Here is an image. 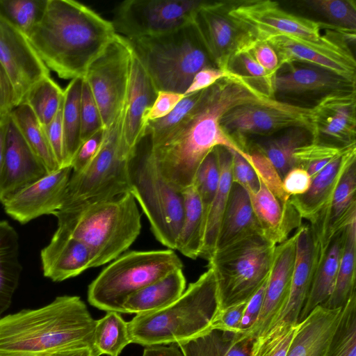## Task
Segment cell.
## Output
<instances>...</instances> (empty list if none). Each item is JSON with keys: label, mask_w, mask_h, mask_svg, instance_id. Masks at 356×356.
Masks as SVG:
<instances>
[{"label": "cell", "mask_w": 356, "mask_h": 356, "mask_svg": "<svg viewBox=\"0 0 356 356\" xmlns=\"http://www.w3.org/2000/svg\"><path fill=\"white\" fill-rule=\"evenodd\" d=\"M220 180L217 192L205 216L200 257L207 261L216 251L219 229L232 184V154L227 147H215Z\"/></svg>", "instance_id": "obj_31"}, {"label": "cell", "mask_w": 356, "mask_h": 356, "mask_svg": "<svg viewBox=\"0 0 356 356\" xmlns=\"http://www.w3.org/2000/svg\"><path fill=\"white\" fill-rule=\"evenodd\" d=\"M276 245L257 234L214 252L208 267L214 273L217 312L249 301L269 276Z\"/></svg>", "instance_id": "obj_9"}, {"label": "cell", "mask_w": 356, "mask_h": 356, "mask_svg": "<svg viewBox=\"0 0 356 356\" xmlns=\"http://www.w3.org/2000/svg\"><path fill=\"white\" fill-rule=\"evenodd\" d=\"M231 74V72L225 71L216 67H204L195 75L184 95L207 89L219 80L228 77Z\"/></svg>", "instance_id": "obj_59"}, {"label": "cell", "mask_w": 356, "mask_h": 356, "mask_svg": "<svg viewBox=\"0 0 356 356\" xmlns=\"http://www.w3.org/2000/svg\"><path fill=\"white\" fill-rule=\"evenodd\" d=\"M312 178L306 170L295 166L282 178V187L290 197L305 193L309 188Z\"/></svg>", "instance_id": "obj_57"}, {"label": "cell", "mask_w": 356, "mask_h": 356, "mask_svg": "<svg viewBox=\"0 0 356 356\" xmlns=\"http://www.w3.org/2000/svg\"><path fill=\"white\" fill-rule=\"evenodd\" d=\"M239 334L211 330L176 344L183 356H249L252 341L238 340Z\"/></svg>", "instance_id": "obj_37"}, {"label": "cell", "mask_w": 356, "mask_h": 356, "mask_svg": "<svg viewBox=\"0 0 356 356\" xmlns=\"http://www.w3.org/2000/svg\"><path fill=\"white\" fill-rule=\"evenodd\" d=\"M184 96L183 94L170 91H158L156 98L147 116L148 122L166 116Z\"/></svg>", "instance_id": "obj_58"}, {"label": "cell", "mask_w": 356, "mask_h": 356, "mask_svg": "<svg viewBox=\"0 0 356 356\" xmlns=\"http://www.w3.org/2000/svg\"><path fill=\"white\" fill-rule=\"evenodd\" d=\"M303 6L322 17L326 24L355 31L356 6L350 0H309Z\"/></svg>", "instance_id": "obj_46"}, {"label": "cell", "mask_w": 356, "mask_h": 356, "mask_svg": "<svg viewBox=\"0 0 356 356\" xmlns=\"http://www.w3.org/2000/svg\"><path fill=\"white\" fill-rule=\"evenodd\" d=\"M356 160L355 145L330 162L312 179L309 190L289 201L300 217L309 222L330 204L345 170Z\"/></svg>", "instance_id": "obj_27"}, {"label": "cell", "mask_w": 356, "mask_h": 356, "mask_svg": "<svg viewBox=\"0 0 356 356\" xmlns=\"http://www.w3.org/2000/svg\"><path fill=\"white\" fill-rule=\"evenodd\" d=\"M217 309L214 273L208 267L173 302L127 322L131 343L148 347L188 341L211 330Z\"/></svg>", "instance_id": "obj_5"}, {"label": "cell", "mask_w": 356, "mask_h": 356, "mask_svg": "<svg viewBox=\"0 0 356 356\" xmlns=\"http://www.w3.org/2000/svg\"><path fill=\"white\" fill-rule=\"evenodd\" d=\"M117 33L111 21L73 0H47L27 38L48 69L64 79L83 77Z\"/></svg>", "instance_id": "obj_2"}, {"label": "cell", "mask_w": 356, "mask_h": 356, "mask_svg": "<svg viewBox=\"0 0 356 356\" xmlns=\"http://www.w3.org/2000/svg\"><path fill=\"white\" fill-rule=\"evenodd\" d=\"M131 340L128 323L116 312H108L96 321L94 346L99 356H119Z\"/></svg>", "instance_id": "obj_41"}, {"label": "cell", "mask_w": 356, "mask_h": 356, "mask_svg": "<svg viewBox=\"0 0 356 356\" xmlns=\"http://www.w3.org/2000/svg\"><path fill=\"white\" fill-rule=\"evenodd\" d=\"M312 141L311 132L304 127H291L278 135H272L245 147L256 149L265 155L282 178L296 166L293 154L296 149Z\"/></svg>", "instance_id": "obj_34"}, {"label": "cell", "mask_w": 356, "mask_h": 356, "mask_svg": "<svg viewBox=\"0 0 356 356\" xmlns=\"http://www.w3.org/2000/svg\"><path fill=\"white\" fill-rule=\"evenodd\" d=\"M145 136L129 156L127 165L129 192L147 218L155 238L175 250L183 218V197L163 177Z\"/></svg>", "instance_id": "obj_7"}, {"label": "cell", "mask_w": 356, "mask_h": 356, "mask_svg": "<svg viewBox=\"0 0 356 356\" xmlns=\"http://www.w3.org/2000/svg\"><path fill=\"white\" fill-rule=\"evenodd\" d=\"M40 259L44 276L53 282L64 281L92 268L88 247L57 229L41 250Z\"/></svg>", "instance_id": "obj_25"}, {"label": "cell", "mask_w": 356, "mask_h": 356, "mask_svg": "<svg viewBox=\"0 0 356 356\" xmlns=\"http://www.w3.org/2000/svg\"><path fill=\"white\" fill-rule=\"evenodd\" d=\"M295 66L284 72L277 73L275 95L285 96L321 95L345 91H355V82L346 79L325 69L309 65Z\"/></svg>", "instance_id": "obj_26"}, {"label": "cell", "mask_w": 356, "mask_h": 356, "mask_svg": "<svg viewBox=\"0 0 356 356\" xmlns=\"http://www.w3.org/2000/svg\"><path fill=\"white\" fill-rule=\"evenodd\" d=\"M185 289L182 268L174 270L129 296L123 304L124 314L137 315L161 309L179 298Z\"/></svg>", "instance_id": "obj_33"}, {"label": "cell", "mask_w": 356, "mask_h": 356, "mask_svg": "<svg viewBox=\"0 0 356 356\" xmlns=\"http://www.w3.org/2000/svg\"><path fill=\"white\" fill-rule=\"evenodd\" d=\"M72 172L69 166L48 173L4 202L5 211L21 224L53 214L63 204Z\"/></svg>", "instance_id": "obj_21"}, {"label": "cell", "mask_w": 356, "mask_h": 356, "mask_svg": "<svg viewBox=\"0 0 356 356\" xmlns=\"http://www.w3.org/2000/svg\"><path fill=\"white\" fill-rule=\"evenodd\" d=\"M104 129L105 127L97 104L88 83L83 77L81 97V143Z\"/></svg>", "instance_id": "obj_52"}, {"label": "cell", "mask_w": 356, "mask_h": 356, "mask_svg": "<svg viewBox=\"0 0 356 356\" xmlns=\"http://www.w3.org/2000/svg\"><path fill=\"white\" fill-rule=\"evenodd\" d=\"M353 145H355L337 147L312 141L296 149L293 154L296 166L306 170L312 179Z\"/></svg>", "instance_id": "obj_48"}, {"label": "cell", "mask_w": 356, "mask_h": 356, "mask_svg": "<svg viewBox=\"0 0 356 356\" xmlns=\"http://www.w3.org/2000/svg\"><path fill=\"white\" fill-rule=\"evenodd\" d=\"M342 309L316 306L299 322L286 356H323L337 329Z\"/></svg>", "instance_id": "obj_28"}, {"label": "cell", "mask_w": 356, "mask_h": 356, "mask_svg": "<svg viewBox=\"0 0 356 356\" xmlns=\"http://www.w3.org/2000/svg\"><path fill=\"white\" fill-rule=\"evenodd\" d=\"M257 234H262L252 207L249 193L240 185L232 183L219 229L216 250Z\"/></svg>", "instance_id": "obj_30"}, {"label": "cell", "mask_w": 356, "mask_h": 356, "mask_svg": "<svg viewBox=\"0 0 356 356\" xmlns=\"http://www.w3.org/2000/svg\"><path fill=\"white\" fill-rule=\"evenodd\" d=\"M314 110L273 99L266 102L248 103L236 106L221 118L225 133L245 152L248 137L270 136L291 127H304L312 136Z\"/></svg>", "instance_id": "obj_12"}, {"label": "cell", "mask_w": 356, "mask_h": 356, "mask_svg": "<svg viewBox=\"0 0 356 356\" xmlns=\"http://www.w3.org/2000/svg\"><path fill=\"white\" fill-rule=\"evenodd\" d=\"M244 157L254 170L259 180L280 201H289V196L283 190L282 179L269 159L253 147H247Z\"/></svg>", "instance_id": "obj_51"}, {"label": "cell", "mask_w": 356, "mask_h": 356, "mask_svg": "<svg viewBox=\"0 0 356 356\" xmlns=\"http://www.w3.org/2000/svg\"><path fill=\"white\" fill-rule=\"evenodd\" d=\"M0 63L12 83L16 106L36 83L49 76V70L27 37L1 20Z\"/></svg>", "instance_id": "obj_18"}, {"label": "cell", "mask_w": 356, "mask_h": 356, "mask_svg": "<svg viewBox=\"0 0 356 356\" xmlns=\"http://www.w3.org/2000/svg\"><path fill=\"white\" fill-rule=\"evenodd\" d=\"M22 267L19 259V236L6 220L0 221V316L6 311L17 288Z\"/></svg>", "instance_id": "obj_35"}, {"label": "cell", "mask_w": 356, "mask_h": 356, "mask_svg": "<svg viewBox=\"0 0 356 356\" xmlns=\"http://www.w3.org/2000/svg\"><path fill=\"white\" fill-rule=\"evenodd\" d=\"M297 234L275 247L263 304L255 323L239 334L238 340L252 341L264 334L280 316L289 295L296 256Z\"/></svg>", "instance_id": "obj_17"}, {"label": "cell", "mask_w": 356, "mask_h": 356, "mask_svg": "<svg viewBox=\"0 0 356 356\" xmlns=\"http://www.w3.org/2000/svg\"><path fill=\"white\" fill-rule=\"evenodd\" d=\"M127 40L158 91L184 95L199 71L215 67L193 22L167 33Z\"/></svg>", "instance_id": "obj_6"}, {"label": "cell", "mask_w": 356, "mask_h": 356, "mask_svg": "<svg viewBox=\"0 0 356 356\" xmlns=\"http://www.w3.org/2000/svg\"><path fill=\"white\" fill-rule=\"evenodd\" d=\"M48 173L8 115L4 157L0 171V202L3 204Z\"/></svg>", "instance_id": "obj_19"}, {"label": "cell", "mask_w": 356, "mask_h": 356, "mask_svg": "<svg viewBox=\"0 0 356 356\" xmlns=\"http://www.w3.org/2000/svg\"><path fill=\"white\" fill-rule=\"evenodd\" d=\"M323 356H356V291L343 305L337 329Z\"/></svg>", "instance_id": "obj_44"}, {"label": "cell", "mask_w": 356, "mask_h": 356, "mask_svg": "<svg viewBox=\"0 0 356 356\" xmlns=\"http://www.w3.org/2000/svg\"><path fill=\"white\" fill-rule=\"evenodd\" d=\"M52 215L57 229L85 243L92 268L112 261L125 252L140 233L141 215L130 192L61 207Z\"/></svg>", "instance_id": "obj_4"}, {"label": "cell", "mask_w": 356, "mask_h": 356, "mask_svg": "<svg viewBox=\"0 0 356 356\" xmlns=\"http://www.w3.org/2000/svg\"><path fill=\"white\" fill-rule=\"evenodd\" d=\"M249 195L263 236L274 244L286 240L293 229L302 225V218L289 200L280 201L261 181L258 191Z\"/></svg>", "instance_id": "obj_29"}, {"label": "cell", "mask_w": 356, "mask_h": 356, "mask_svg": "<svg viewBox=\"0 0 356 356\" xmlns=\"http://www.w3.org/2000/svg\"><path fill=\"white\" fill-rule=\"evenodd\" d=\"M203 0H126L113 10L117 34L127 39L167 33L193 22Z\"/></svg>", "instance_id": "obj_13"}, {"label": "cell", "mask_w": 356, "mask_h": 356, "mask_svg": "<svg viewBox=\"0 0 356 356\" xmlns=\"http://www.w3.org/2000/svg\"><path fill=\"white\" fill-rule=\"evenodd\" d=\"M346 229V228H345ZM345 229L336 234L318 259L299 322L331 296L336 282L345 238Z\"/></svg>", "instance_id": "obj_32"}, {"label": "cell", "mask_w": 356, "mask_h": 356, "mask_svg": "<svg viewBox=\"0 0 356 356\" xmlns=\"http://www.w3.org/2000/svg\"><path fill=\"white\" fill-rule=\"evenodd\" d=\"M229 14L246 25L253 35L282 33L321 41L337 31L322 34L323 30L337 27L292 14L282 9L277 2L270 0L231 1Z\"/></svg>", "instance_id": "obj_16"}, {"label": "cell", "mask_w": 356, "mask_h": 356, "mask_svg": "<svg viewBox=\"0 0 356 356\" xmlns=\"http://www.w3.org/2000/svg\"><path fill=\"white\" fill-rule=\"evenodd\" d=\"M356 164L345 170L330 204L309 225L319 257L333 236L356 218Z\"/></svg>", "instance_id": "obj_23"}, {"label": "cell", "mask_w": 356, "mask_h": 356, "mask_svg": "<svg viewBox=\"0 0 356 356\" xmlns=\"http://www.w3.org/2000/svg\"><path fill=\"white\" fill-rule=\"evenodd\" d=\"M157 94L154 83L133 53L122 125V143L128 156L146 136L147 116Z\"/></svg>", "instance_id": "obj_22"}, {"label": "cell", "mask_w": 356, "mask_h": 356, "mask_svg": "<svg viewBox=\"0 0 356 356\" xmlns=\"http://www.w3.org/2000/svg\"><path fill=\"white\" fill-rule=\"evenodd\" d=\"M356 218L345 229V238L334 289L322 306L328 309L343 307L355 291Z\"/></svg>", "instance_id": "obj_38"}, {"label": "cell", "mask_w": 356, "mask_h": 356, "mask_svg": "<svg viewBox=\"0 0 356 356\" xmlns=\"http://www.w3.org/2000/svg\"><path fill=\"white\" fill-rule=\"evenodd\" d=\"M230 4L204 1L193 20L214 66L228 72L233 59L251 51L257 43L247 26L229 14Z\"/></svg>", "instance_id": "obj_15"}, {"label": "cell", "mask_w": 356, "mask_h": 356, "mask_svg": "<svg viewBox=\"0 0 356 356\" xmlns=\"http://www.w3.org/2000/svg\"><path fill=\"white\" fill-rule=\"evenodd\" d=\"M64 96V90L50 76L36 83L28 92L22 103L31 109L40 124L49 123L58 113Z\"/></svg>", "instance_id": "obj_42"}, {"label": "cell", "mask_w": 356, "mask_h": 356, "mask_svg": "<svg viewBox=\"0 0 356 356\" xmlns=\"http://www.w3.org/2000/svg\"><path fill=\"white\" fill-rule=\"evenodd\" d=\"M7 116L5 118H0V171L1 170L4 157L7 129Z\"/></svg>", "instance_id": "obj_64"}, {"label": "cell", "mask_w": 356, "mask_h": 356, "mask_svg": "<svg viewBox=\"0 0 356 356\" xmlns=\"http://www.w3.org/2000/svg\"><path fill=\"white\" fill-rule=\"evenodd\" d=\"M182 268L181 260L171 249L126 251L90 284L88 300L101 310L124 314L123 304L129 296Z\"/></svg>", "instance_id": "obj_8"}, {"label": "cell", "mask_w": 356, "mask_h": 356, "mask_svg": "<svg viewBox=\"0 0 356 356\" xmlns=\"http://www.w3.org/2000/svg\"><path fill=\"white\" fill-rule=\"evenodd\" d=\"M83 77L70 80L64 90L63 103V129L64 144L63 166L69 167L81 144V97Z\"/></svg>", "instance_id": "obj_39"}, {"label": "cell", "mask_w": 356, "mask_h": 356, "mask_svg": "<svg viewBox=\"0 0 356 356\" xmlns=\"http://www.w3.org/2000/svg\"><path fill=\"white\" fill-rule=\"evenodd\" d=\"M122 119L123 109L106 129L101 147L94 159L81 172H72L62 207L129 192L127 175L129 156L122 143Z\"/></svg>", "instance_id": "obj_10"}, {"label": "cell", "mask_w": 356, "mask_h": 356, "mask_svg": "<svg viewBox=\"0 0 356 356\" xmlns=\"http://www.w3.org/2000/svg\"><path fill=\"white\" fill-rule=\"evenodd\" d=\"M220 180V168L215 148L204 158L199 166L193 184L204 209V221L211 203L217 192Z\"/></svg>", "instance_id": "obj_50"}, {"label": "cell", "mask_w": 356, "mask_h": 356, "mask_svg": "<svg viewBox=\"0 0 356 356\" xmlns=\"http://www.w3.org/2000/svg\"><path fill=\"white\" fill-rule=\"evenodd\" d=\"M257 42H264L275 51L279 69L295 63L318 67L355 82L356 62L348 42H355V35L350 31H334L321 41L294 35L257 33Z\"/></svg>", "instance_id": "obj_11"}, {"label": "cell", "mask_w": 356, "mask_h": 356, "mask_svg": "<svg viewBox=\"0 0 356 356\" xmlns=\"http://www.w3.org/2000/svg\"><path fill=\"white\" fill-rule=\"evenodd\" d=\"M270 99L233 72L207 88L201 101L183 122L159 143L151 145L149 143L151 154L163 177L181 192L193 184L201 163L215 147H225L244 157L246 152L223 131L221 118L239 105Z\"/></svg>", "instance_id": "obj_1"}, {"label": "cell", "mask_w": 356, "mask_h": 356, "mask_svg": "<svg viewBox=\"0 0 356 356\" xmlns=\"http://www.w3.org/2000/svg\"><path fill=\"white\" fill-rule=\"evenodd\" d=\"M229 71L241 76L268 97L275 99L274 82L276 74L269 72L260 65L251 51L237 55L230 64Z\"/></svg>", "instance_id": "obj_49"}, {"label": "cell", "mask_w": 356, "mask_h": 356, "mask_svg": "<svg viewBox=\"0 0 356 356\" xmlns=\"http://www.w3.org/2000/svg\"><path fill=\"white\" fill-rule=\"evenodd\" d=\"M183 218L175 250L192 259L200 257L204 226V209L193 184L181 191Z\"/></svg>", "instance_id": "obj_36"}, {"label": "cell", "mask_w": 356, "mask_h": 356, "mask_svg": "<svg viewBox=\"0 0 356 356\" xmlns=\"http://www.w3.org/2000/svg\"><path fill=\"white\" fill-rule=\"evenodd\" d=\"M206 89L187 95L166 116L148 122L146 136L151 145L162 140L193 112L203 97Z\"/></svg>", "instance_id": "obj_45"}, {"label": "cell", "mask_w": 356, "mask_h": 356, "mask_svg": "<svg viewBox=\"0 0 356 356\" xmlns=\"http://www.w3.org/2000/svg\"><path fill=\"white\" fill-rule=\"evenodd\" d=\"M296 232V256L289 298L282 312L268 330L280 323L291 325L299 323L317 266L319 251L309 225H301Z\"/></svg>", "instance_id": "obj_24"}, {"label": "cell", "mask_w": 356, "mask_h": 356, "mask_svg": "<svg viewBox=\"0 0 356 356\" xmlns=\"http://www.w3.org/2000/svg\"><path fill=\"white\" fill-rule=\"evenodd\" d=\"M355 90L320 98L313 106L312 141L337 147L355 145Z\"/></svg>", "instance_id": "obj_20"}, {"label": "cell", "mask_w": 356, "mask_h": 356, "mask_svg": "<svg viewBox=\"0 0 356 356\" xmlns=\"http://www.w3.org/2000/svg\"><path fill=\"white\" fill-rule=\"evenodd\" d=\"M63 103L54 118L47 124L43 126L44 131L54 154V156L60 166L63 168L64 160V144L63 129Z\"/></svg>", "instance_id": "obj_56"}, {"label": "cell", "mask_w": 356, "mask_h": 356, "mask_svg": "<svg viewBox=\"0 0 356 356\" xmlns=\"http://www.w3.org/2000/svg\"><path fill=\"white\" fill-rule=\"evenodd\" d=\"M298 323L291 325L280 323L258 336L252 341L249 356H286Z\"/></svg>", "instance_id": "obj_47"}, {"label": "cell", "mask_w": 356, "mask_h": 356, "mask_svg": "<svg viewBox=\"0 0 356 356\" xmlns=\"http://www.w3.org/2000/svg\"><path fill=\"white\" fill-rule=\"evenodd\" d=\"M106 129H104L97 131L90 138L81 143L70 165L72 172H81L94 159L101 147Z\"/></svg>", "instance_id": "obj_55"}, {"label": "cell", "mask_w": 356, "mask_h": 356, "mask_svg": "<svg viewBox=\"0 0 356 356\" xmlns=\"http://www.w3.org/2000/svg\"><path fill=\"white\" fill-rule=\"evenodd\" d=\"M9 115L28 145L43 163L48 172L60 169L43 126L30 107L26 103H21Z\"/></svg>", "instance_id": "obj_40"}, {"label": "cell", "mask_w": 356, "mask_h": 356, "mask_svg": "<svg viewBox=\"0 0 356 356\" xmlns=\"http://www.w3.org/2000/svg\"><path fill=\"white\" fill-rule=\"evenodd\" d=\"M248 302H241L218 310L213 318L211 330L240 334L241 321Z\"/></svg>", "instance_id": "obj_54"}, {"label": "cell", "mask_w": 356, "mask_h": 356, "mask_svg": "<svg viewBox=\"0 0 356 356\" xmlns=\"http://www.w3.org/2000/svg\"><path fill=\"white\" fill-rule=\"evenodd\" d=\"M47 0H0V20L26 36L41 19Z\"/></svg>", "instance_id": "obj_43"}, {"label": "cell", "mask_w": 356, "mask_h": 356, "mask_svg": "<svg viewBox=\"0 0 356 356\" xmlns=\"http://www.w3.org/2000/svg\"><path fill=\"white\" fill-rule=\"evenodd\" d=\"M267 280L249 300L243 315L240 334L250 328L257 321L263 304Z\"/></svg>", "instance_id": "obj_60"}, {"label": "cell", "mask_w": 356, "mask_h": 356, "mask_svg": "<svg viewBox=\"0 0 356 356\" xmlns=\"http://www.w3.org/2000/svg\"><path fill=\"white\" fill-rule=\"evenodd\" d=\"M251 52L260 65L269 72L277 74L279 60L275 51L270 44L264 42H257Z\"/></svg>", "instance_id": "obj_61"}, {"label": "cell", "mask_w": 356, "mask_h": 356, "mask_svg": "<svg viewBox=\"0 0 356 356\" xmlns=\"http://www.w3.org/2000/svg\"><path fill=\"white\" fill-rule=\"evenodd\" d=\"M96 320L80 297L61 296L35 309L0 318V356H51L92 350Z\"/></svg>", "instance_id": "obj_3"}, {"label": "cell", "mask_w": 356, "mask_h": 356, "mask_svg": "<svg viewBox=\"0 0 356 356\" xmlns=\"http://www.w3.org/2000/svg\"><path fill=\"white\" fill-rule=\"evenodd\" d=\"M16 106L12 83L0 63V118H5Z\"/></svg>", "instance_id": "obj_62"}, {"label": "cell", "mask_w": 356, "mask_h": 356, "mask_svg": "<svg viewBox=\"0 0 356 356\" xmlns=\"http://www.w3.org/2000/svg\"><path fill=\"white\" fill-rule=\"evenodd\" d=\"M232 154V182L242 186L249 194L258 191L260 181L249 162L239 153L229 149Z\"/></svg>", "instance_id": "obj_53"}, {"label": "cell", "mask_w": 356, "mask_h": 356, "mask_svg": "<svg viewBox=\"0 0 356 356\" xmlns=\"http://www.w3.org/2000/svg\"><path fill=\"white\" fill-rule=\"evenodd\" d=\"M132 56L128 40L117 34L83 76L97 104L105 129L123 109Z\"/></svg>", "instance_id": "obj_14"}, {"label": "cell", "mask_w": 356, "mask_h": 356, "mask_svg": "<svg viewBox=\"0 0 356 356\" xmlns=\"http://www.w3.org/2000/svg\"><path fill=\"white\" fill-rule=\"evenodd\" d=\"M142 356H183L176 344L145 347Z\"/></svg>", "instance_id": "obj_63"}]
</instances>
